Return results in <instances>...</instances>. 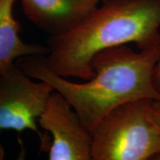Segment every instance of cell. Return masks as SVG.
<instances>
[{
	"instance_id": "obj_1",
	"label": "cell",
	"mask_w": 160,
	"mask_h": 160,
	"mask_svg": "<svg viewBox=\"0 0 160 160\" xmlns=\"http://www.w3.org/2000/svg\"><path fill=\"white\" fill-rule=\"evenodd\" d=\"M45 57H22L17 59V65L30 77L47 82L61 93L91 134L100 122L119 106L144 98L160 100L153 82L160 45L137 52L128 45L100 52L92 61L94 76L82 83L57 74L48 67Z\"/></svg>"
},
{
	"instance_id": "obj_2",
	"label": "cell",
	"mask_w": 160,
	"mask_h": 160,
	"mask_svg": "<svg viewBox=\"0 0 160 160\" xmlns=\"http://www.w3.org/2000/svg\"><path fill=\"white\" fill-rule=\"evenodd\" d=\"M131 43L139 50L160 45V0H104L73 28L51 36L45 62L61 77L86 81L98 53Z\"/></svg>"
},
{
	"instance_id": "obj_3",
	"label": "cell",
	"mask_w": 160,
	"mask_h": 160,
	"mask_svg": "<svg viewBox=\"0 0 160 160\" xmlns=\"http://www.w3.org/2000/svg\"><path fill=\"white\" fill-rule=\"evenodd\" d=\"M153 99L144 98L113 110L92 133V160H146L160 152V126Z\"/></svg>"
},
{
	"instance_id": "obj_4",
	"label": "cell",
	"mask_w": 160,
	"mask_h": 160,
	"mask_svg": "<svg viewBox=\"0 0 160 160\" xmlns=\"http://www.w3.org/2000/svg\"><path fill=\"white\" fill-rule=\"evenodd\" d=\"M53 91L48 82L32 81L17 65H12L0 75V132L31 130L39 134L42 148L48 150L51 142L40 133L37 120Z\"/></svg>"
},
{
	"instance_id": "obj_5",
	"label": "cell",
	"mask_w": 160,
	"mask_h": 160,
	"mask_svg": "<svg viewBox=\"0 0 160 160\" xmlns=\"http://www.w3.org/2000/svg\"><path fill=\"white\" fill-rule=\"evenodd\" d=\"M38 122L52 136L50 160H91L92 134L61 93L52 92Z\"/></svg>"
},
{
	"instance_id": "obj_6",
	"label": "cell",
	"mask_w": 160,
	"mask_h": 160,
	"mask_svg": "<svg viewBox=\"0 0 160 160\" xmlns=\"http://www.w3.org/2000/svg\"><path fill=\"white\" fill-rule=\"evenodd\" d=\"M103 0H21L24 13L51 36L62 34L77 26Z\"/></svg>"
},
{
	"instance_id": "obj_7",
	"label": "cell",
	"mask_w": 160,
	"mask_h": 160,
	"mask_svg": "<svg viewBox=\"0 0 160 160\" xmlns=\"http://www.w3.org/2000/svg\"><path fill=\"white\" fill-rule=\"evenodd\" d=\"M15 0H0V75L13 65V62L32 55H46L49 48L39 44L24 42L20 28L13 15Z\"/></svg>"
},
{
	"instance_id": "obj_8",
	"label": "cell",
	"mask_w": 160,
	"mask_h": 160,
	"mask_svg": "<svg viewBox=\"0 0 160 160\" xmlns=\"http://www.w3.org/2000/svg\"><path fill=\"white\" fill-rule=\"evenodd\" d=\"M153 82L155 88L160 93V58L153 69Z\"/></svg>"
},
{
	"instance_id": "obj_9",
	"label": "cell",
	"mask_w": 160,
	"mask_h": 160,
	"mask_svg": "<svg viewBox=\"0 0 160 160\" xmlns=\"http://www.w3.org/2000/svg\"><path fill=\"white\" fill-rule=\"evenodd\" d=\"M153 113L155 120L160 126V100H153Z\"/></svg>"
},
{
	"instance_id": "obj_10",
	"label": "cell",
	"mask_w": 160,
	"mask_h": 160,
	"mask_svg": "<svg viewBox=\"0 0 160 160\" xmlns=\"http://www.w3.org/2000/svg\"><path fill=\"white\" fill-rule=\"evenodd\" d=\"M153 159H156V160H160V152H159V153H158L156 155L155 157L153 158Z\"/></svg>"
},
{
	"instance_id": "obj_11",
	"label": "cell",
	"mask_w": 160,
	"mask_h": 160,
	"mask_svg": "<svg viewBox=\"0 0 160 160\" xmlns=\"http://www.w3.org/2000/svg\"><path fill=\"white\" fill-rule=\"evenodd\" d=\"M103 1H104V0H103Z\"/></svg>"
}]
</instances>
